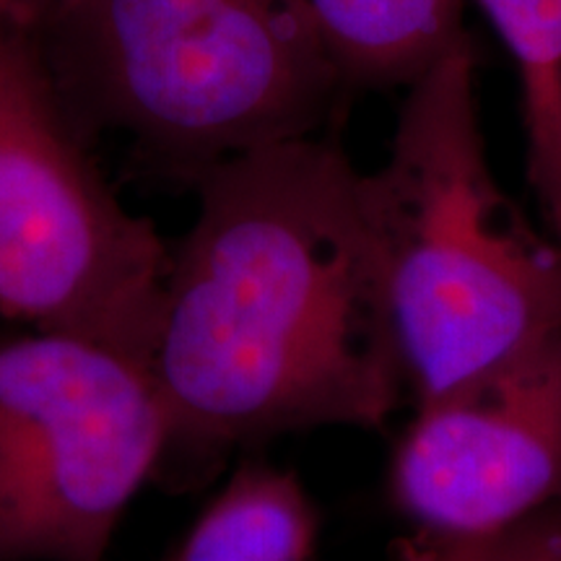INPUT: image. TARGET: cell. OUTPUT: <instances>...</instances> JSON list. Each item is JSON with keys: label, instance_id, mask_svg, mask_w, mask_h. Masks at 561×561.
Returning a JSON list of instances; mask_svg holds the SVG:
<instances>
[{"label": "cell", "instance_id": "1", "mask_svg": "<svg viewBox=\"0 0 561 561\" xmlns=\"http://www.w3.org/2000/svg\"><path fill=\"white\" fill-rule=\"evenodd\" d=\"M191 191L149 356L170 424L157 479L198 486L240 447L388 424L409 380L346 153L318 136L261 146Z\"/></svg>", "mask_w": 561, "mask_h": 561}, {"label": "cell", "instance_id": "2", "mask_svg": "<svg viewBox=\"0 0 561 561\" xmlns=\"http://www.w3.org/2000/svg\"><path fill=\"white\" fill-rule=\"evenodd\" d=\"M359 203L413 403L561 331V248L491 170L468 39L405 87Z\"/></svg>", "mask_w": 561, "mask_h": 561}, {"label": "cell", "instance_id": "3", "mask_svg": "<svg viewBox=\"0 0 561 561\" xmlns=\"http://www.w3.org/2000/svg\"><path fill=\"white\" fill-rule=\"evenodd\" d=\"M34 24L83 138L121 136L182 187L318 136L346 89L301 0H55Z\"/></svg>", "mask_w": 561, "mask_h": 561}, {"label": "cell", "instance_id": "4", "mask_svg": "<svg viewBox=\"0 0 561 561\" xmlns=\"http://www.w3.org/2000/svg\"><path fill=\"white\" fill-rule=\"evenodd\" d=\"M170 250L104 180L34 19L0 0V312L149 364Z\"/></svg>", "mask_w": 561, "mask_h": 561}, {"label": "cell", "instance_id": "5", "mask_svg": "<svg viewBox=\"0 0 561 561\" xmlns=\"http://www.w3.org/2000/svg\"><path fill=\"white\" fill-rule=\"evenodd\" d=\"M167 439L149 364L68 333L0 335V561H107Z\"/></svg>", "mask_w": 561, "mask_h": 561}, {"label": "cell", "instance_id": "6", "mask_svg": "<svg viewBox=\"0 0 561 561\" xmlns=\"http://www.w3.org/2000/svg\"><path fill=\"white\" fill-rule=\"evenodd\" d=\"M416 533L473 538L561 500V331L416 403L388 476Z\"/></svg>", "mask_w": 561, "mask_h": 561}, {"label": "cell", "instance_id": "7", "mask_svg": "<svg viewBox=\"0 0 561 561\" xmlns=\"http://www.w3.org/2000/svg\"><path fill=\"white\" fill-rule=\"evenodd\" d=\"M346 89L409 87L460 45L462 0H301Z\"/></svg>", "mask_w": 561, "mask_h": 561}, {"label": "cell", "instance_id": "8", "mask_svg": "<svg viewBox=\"0 0 561 561\" xmlns=\"http://www.w3.org/2000/svg\"><path fill=\"white\" fill-rule=\"evenodd\" d=\"M320 515L299 476L244 460L216 491L170 561H312Z\"/></svg>", "mask_w": 561, "mask_h": 561}, {"label": "cell", "instance_id": "9", "mask_svg": "<svg viewBox=\"0 0 561 561\" xmlns=\"http://www.w3.org/2000/svg\"><path fill=\"white\" fill-rule=\"evenodd\" d=\"M520 73L528 180L561 248V0H476Z\"/></svg>", "mask_w": 561, "mask_h": 561}, {"label": "cell", "instance_id": "10", "mask_svg": "<svg viewBox=\"0 0 561 561\" xmlns=\"http://www.w3.org/2000/svg\"><path fill=\"white\" fill-rule=\"evenodd\" d=\"M401 561H561V543L546 507L507 528L473 538H437L416 533Z\"/></svg>", "mask_w": 561, "mask_h": 561}, {"label": "cell", "instance_id": "11", "mask_svg": "<svg viewBox=\"0 0 561 561\" xmlns=\"http://www.w3.org/2000/svg\"><path fill=\"white\" fill-rule=\"evenodd\" d=\"M16 3H19L21 9H24L26 13H30V16H32L34 21H39L42 16H45L47 11H50V5L55 3V0H16Z\"/></svg>", "mask_w": 561, "mask_h": 561}, {"label": "cell", "instance_id": "12", "mask_svg": "<svg viewBox=\"0 0 561 561\" xmlns=\"http://www.w3.org/2000/svg\"><path fill=\"white\" fill-rule=\"evenodd\" d=\"M546 515H549L551 528H553V533H557V538H559V543H561V500L559 502H551L549 507H546Z\"/></svg>", "mask_w": 561, "mask_h": 561}, {"label": "cell", "instance_id": "13", "mask_svg": "<svg viewBox=\"0 0 561 561\" xmlns=\"http://www.w3.org/2000/svg\"><path fill=\"white\" fill-rule=\"evenodd\" d=\"M159 561H170V551H167V553H164V557H161Z\"/></svg>", "mask_w": 561, "mask_h": 561}]
</instances>
